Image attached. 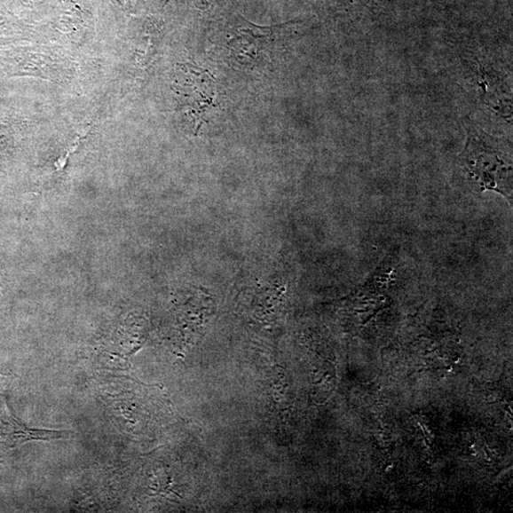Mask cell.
Returning <instances> with one entry per match:
<instances>
[{"mask_svg": "<svg viewBox=\"0 0 513 513\" xmlns=\"http://www.w3.org/2000/svg\"><path fill=\"white\" fill-rule=\"evenodd\" d=\"M459 162L481 191H493L509 199L512 191L511 158L502 143L474 126L470 127Z\"/></svg>", "mask_w": 513, "mask_h": 513, "instance_id": "1", "label": "cell"}]
</instances>
